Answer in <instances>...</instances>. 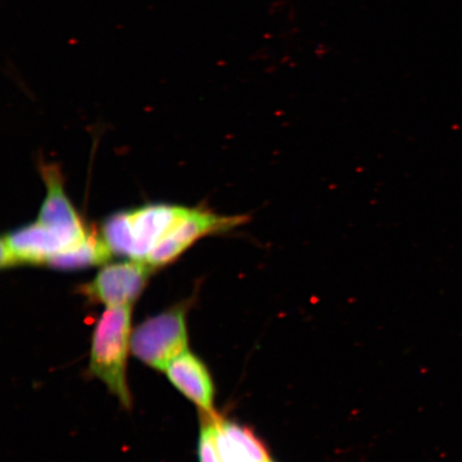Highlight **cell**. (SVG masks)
I'll use <instances>...</instances> for the list:
<instances>
[{
  "label": "cell",
  "mask_w": 462,
  "mask_h": 462,
  "mask_svg": "<svg viewBox=\"0 0 462 462\" xmlns=\"http://www.w3.org/2000/svg\"><path fill=\"white\" fill-rule=\"evenodd\" d=\"M210 415L223 462H271L267 448L250 429Z\"/></svg>",
  "instance_id": "cell-8"
},
{
  "label": "cell",
  "mask_w": 462,
  "mask_h": 462,
  "mask_svg": "<svg viewBox=\"0 0 462 462\" xmlns=\"http://www.w3.org/2000/svg\"><path fill=\"white\" fill-rule=\"evenodd\" d=\"M188 211L189 208L171 205L143 206L109 217L101 235L113 255L146 262L155 245Z\"/></svg>",
  "instance_id": "cell-1"
},
{
  "label": "cell",
  "mask_w": 462,
  "mask_h": 462,
  "mask_svg": "<svg viewBox=\"0 0 462 462\" xmlns=\"http://www.w3.org/2000/svg\"><path fill=\"white\" fill-rule=\"evenodd\" d=\"M165 372L171 383L199 406L201 411L215 414V385L205 364L198 356L189 351L183 352L169 364Z\"/></svg>",
  "instance_id": "cell-7"
},
{
  "label": "cell",
  "mask_w": 462,
  "mask_h": 462,
  "mask_svg": "<svg viewBox=\"0 0 462 462\" xmlns=\"http://www.w3.org/2000/svg\"><path fill=\"white\" fill-rule=\"evenodd\" d=\"M152 270L141 260L108 264L95 280L80 287V292L91 301L106 305L107 309L132 306L146 287Z\"/></svg>",
  "instance_id": "cell-5"
},
{
  "label": "cell",
  "mask_w": 462,
  "mask_h": 462,
  "mask_svg": "<svg viewBox=\"0 0 462 462\" xmlns=\"http://www.w3.org/2000/svg\"><path fill=\"white\" fill-rule=\"evenodd\" d=\"M250 216H222L207 208L189 209L153 248L146 260L150 267L169 264L186 252L196 241L206 236L229 233L250 222Z\"/></svg>",
  "instance_id": "cell-4"
},
{
  "label": "cell",
  "mask_w": 462,
  "mask_h": 462,
  "mask_svg": "<svg viewBox=\"0 0 462 462\" xmlns=\"http://www.w3.org/2000/svg\"><path fill=\"white\" fill-rule=\"evenodd\" d=\"M207 418L200 431L199 438V460L200 462H223L217 448L215 426H213L211 415Z\"/></svg>",
  "instance_id": "cell-10"
},
{
  "label": "cell",
  "mask_w": 462,
  "mask_h": 462,
  "mask_svg": "<svg viewBox=\"0 0 462 462\" xmlns=\"http://www.w3.org/2000/svg\"><path fill=\"white\" fill-rule=\"evenodd\" d=\"M48 194L39 212L37 222L53 229L78 244H83L91 234L74 209L63 188L61 172L55 165H43L42 169Z\"/></svg>",
  "instance_id": "cell-6"
},
{
  "label": "cell",
  "mask_w": 462,
  "mask_h": 462,
  "mask_svg": "<svg viewBox=\"0 0 462 462\" xmlns=\"http://www.w3.org/2000/svg\"><path fill=\"white\" fill-rule=\"evenodd\" d=\"M132 306L108 308L102 314L92 338L90 371L103 381L108 390L130 407L131 396L126 384Z\"/></svg>",
  "instance_id": "cell-2"
},
{
  "label": "cell",
  "mask_w": 462,
  "mask_h": 462,
  "mask_svg": "<svg viewBox=\"0 0 462 462\" xmlns=\"http://www.w3.org/2000/svg\"><path fill=\"white\" fill-rule=\"evenodd\" d=\"M113 253L104 241L102 235L91 231L89 238L83 245L70 251L58 254L48 263L50 267L61 270H73L104 264L111 259Z\"/></svg>",
  "instance_id": "cell-9"
},
{
  "label": "cell",
  "mask_w": 462,
  "mask_h": 462,
  "mask_svg": "<svg viewBox=\"0 0 462 462\" xmlns=\"http://www.w3.org/2000/svg\"><path fill=\"white\" fill-rule=\"evenodd\" d=\"M186 317V306L178 305L143 321L133 333V354L148 366L165 372L173 359L187 351Z\"/></svg>",
  "instance_id": "cell-3"
}]
</instances>
